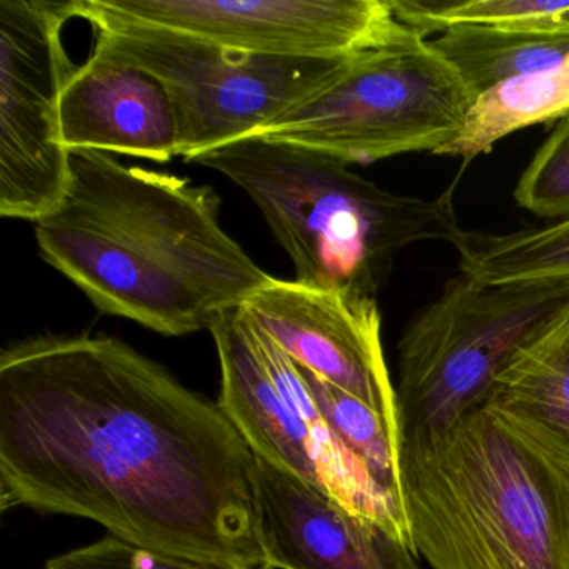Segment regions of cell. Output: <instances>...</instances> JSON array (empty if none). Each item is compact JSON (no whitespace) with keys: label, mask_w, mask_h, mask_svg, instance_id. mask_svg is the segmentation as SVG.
Instances as JSON below:
<instances>
[{"label":"cell","mask_w":569,"mask_h":569,"mask_svg":"<svg viewBox=\"0 0 569 569\" xmlns=\"http://www.w3.org/2000/svg\"><path fill=\"white\" fill-rule=\"evenodd\" d=\"M431 44L478 101L492 89L565 62L569 58V21L525 28L456 26Z\"/></svg>","instance_id":"5bb4252c"},{"label":"cell","mask_w":569,"mask_h":569,"mask_svg":"<svg viewBox=\"0 0 569 569\" xmlns=\"http://www.w3.org/2000/svg\"><path fill=\"white\" fill-rule=\"evenodd\" d=\"M76 14L92 26L96 41L166 82L181 118L186 164L271 124L328 84L351 58L231 51L168 29L102 18L82 11L78 0Z\"/></svg>","instance_id":"ba28073f"},{"label":"cell","mask_w":569,"mask_h":569,"mask_svg":"<svg viewBox=\"0 0 569 569\" xmlns=\"http://www.w3.org/2000/svg\"><path fill=\"white\" fill-rule=\"evenodd\" d=\"M475 102L431 41L411 34L351 56L328 84L248 138L298 146L346 166L406 152L439 154L458 138Z\"/></svg>","instance_id":"5b68a950"},{"label":"cell","mask_w":569,"mask_h":569,"mask_svg":"<svg viewBox=\"0 0 569 569\" xmlns=\"http://www.w3.org/2000/svg\"><path fill=\"white\" fill-rule=\"evenodd\" d=\"M258 531L272 569H421L412 539L256 456Z\"/></svg>","instance_id":"7c38bea8"},{"label":"cell","mask_w":569,"mask_h":569,"mask_svg":"<svg viewBox=\"0 0 569 569\" xmlns=\"http://www.w3.org/2000/svg\"><path fill=\"white\" fill-rule=\"evenodd\" d=\"M209 332L221 368L219 406L258 458L298 476L349 511L411 538L401 502L382 491L326 426L298 365L244 309Z\"/></svg>","instance_id":"52a82bcc"},{"label":"cell","mask_w":569,"mask_h":569,"mask_svg":"<svg viewBox=\"0 0 569 569\" xmlns=\"http://www.w3.org/2000/svg\"><path fill=\"white\" fill-rule=\"evenodd\" d=\"M82 11L268 58L338 59L416 34L389 0H78Z\"/></svg>","instance_id":"30bf717a"},{"label":"cell","mask_w":569,"mask_h":569,"mask_svg":"<svg viewBox=\"0 0 569 569\" xmlns=\"http://www.w3.org/2000/svg\"><path fill=\"white\" fill-rule=\"evenodd\" d=\"M188 164L231 179L252 199L286 254L295 281L375 298L396 254L461 234L452 188L435 199L392 194L338 159L281 142L242 138Z\"/></svg>","instance_id":"277c9868"},{"label":"cell","mask_w":569,"mask_h":569,"mask_svg":"<svg viewBox=\"0 0 569 569\" xmlns=\"http://www.w3.org/2000/svg\"><path fill=\"white\" fill-rule=\"evenodd\" d=\"M452 246L462 274L482 284L569 281V219L509 234L462 229Z\"/></svg>","instance_id":"e0dca14e"},{"label":"cell","mask_w":569,"mask_h":569,"mask_svg":"<svg viewBox=\"0 0 569 569\" xmlns=\"http://www.w3.org/2000/svg\"><path fill=\"white\" fill-rule=\"evenodd\" d=\"M219 212L209 186L106 152H71L68 188L36 222V241L99 311L186 336L209 331L272 279L222 229Z\"/></svg>","instance_id":"7a4b0ae2"},{"label":"cell","mask_w":569,"mask_h":569,"mask_svg":"<svg viewBox=\"0 0 569 569\" xmlns=\"http://www.w3.org/2000/svg\"><path fill=\"white\" fill-rule=\"evenodd\" d=\"M44 569H272L268 565L254 568L212 565L182 556L152 551L132 545L118 536L108 535L91 545L62 552L46 562Z\"/></svg>","instance_id":"44dd1931"},{"label":"cell","mask_w":569,"mask_h":569,"mask_svg":"<svg viewBox=\"0 0 569 569\" xmlns=\"http://www.w3.org/2000/svg\"><path fill=\"white\" fill-rule=\"evenodd\" d=\"M396 18L421 38L456 26L525 28L569 21V0H389Z\"/></svg>","instance_id":"d6986e66"},{"label":"cell","mask_w":569,"mask_h":569,"mask_svg":"<svg viewBox=\"0 0 569 569\" xmlns=\"http://www.w3.org/2000/svg\"><path fill=\"white\" fill-rule=\"evenodd\" d=\"M569 112V58L542 74L509 82L486 92L472 106L458 138L438 156H458L469 162L491 151L509 134L558 121Z\"/></svg>","instance_id":"2e32d148"},{"label":"cell","mask_w":569,"mask_h":569,"mask_svg":"<svg viewBox=\"0 0 569 569\" xmlns=\"http://www.w3.org/2000/svg\"><path fill=\"white\" fill-rule=\"evenodd\" d=\"M2 509L91 519L132 545L264 565L256 455L219 402L109 336L0 356Z\"/></svg>","instance_id":"6da1fadb"},{"label":"cell","mask_w":569,"mask_h":569,"mask_svg":"<svg viewBox=\"0 0 569 569\" xmlns=\"http://www.w3.org/2000/svg\"><path fill=\"white\" fill-rule=\"evenodd\" d=\"M515 199L538 218L569 219V112L538 149L516 186Z\"/></svg>","instance_id":"ffe728a7"},{"label":"cell","mask_w":569,"mask_h":569,"mask_svg":"<svg viewBox=\"0 0 569 569\" xmlns=\"http://www.w3.org/2000/svg\"><path fill=\"white\" fill-rule=\"evenodd\" d=\"M242 309L296 365L361 399L401 429L376 298L272 278Z\"/></svg>","instance_id":"8fae6325"},{"label":"cell","mask_w":569,"mask_h":569,"mask_svg":"<svg viewBox=\"0 0 569 569\" xmlns=\"http://www.w3.org/2000/svg\"><path fill=\"white\" fill-rule=\"evenodd\" d=\"M76 0L0 2V216L38 222L69 181L61 96L78 66L62 41Z\"/></svg>","instance_id":"9c48e42d"},{"label":"cell","mask_w":569,"mask_h":569,"mask_svg":"<svg viewBox=\"0 0 569 569\" xmlns=\"http://www.w3.org/2000/svg\"><path fill=\"white\" fill-rule=\"evenodd\" d=\"M412 545L432 569H569V455L481 405L401 441Z\"/></svg>","instance_id":"3957f363"},{"label":"cell","mask_w":569,"mask_h":569,"mask_svg":"<svg viewBox=\"0 0 569 569\" xmlns=\"http://www.w3.org/2000/svg\"><path fill=\"white\" fill-rule=\"evenodd\" d=\"M319 415L339 445L361 462L372 481L405 506L401 482V429L356 396L299 366Z\"/></svg>","instance_id":"ac0fdd59"},{"label":"cell","mask_w":569,"mask_h":569,"mask_svg":"<svg viewBox=\"0 0 569 569\" xmlns=\"http://www.w3.org/2000/svg\"><path fill=\"white\" fill-rule=\"evenodd\" d=\"M485 405L538 429L569 455V308L509 359Z\"/></svg>","instance_id":"9a60e30c"},{"label":"cell","mask_w":569,"mask_h":569,"mask_svg":"<svg viewBox=\"0 0 569 569\" xmlns=\"http://www.w3.org/2000/svg\"><path fill=\"white\" fill-rule=\"evenodd\" d=\"M66 151L126 154L168 164L181 156L178 106L166 82L96 41L61 96Z\"/></svg>","instance_id":"4fadbf2b"},{"label":"cell","mask_w":569,"mask_h":569,"mask_svg":"<svg viewBox=\"0 0 569 569\" xmlns=\"http://www.w3.org/2000/svg\"><path fill=\"white\" fill-rule=\"evenodd\" d=\"M569 308V281L449 279L399 342L401 441L485 405L509 359Z\"/></svg>","instance_id":"8992f818"}]
</instances>
